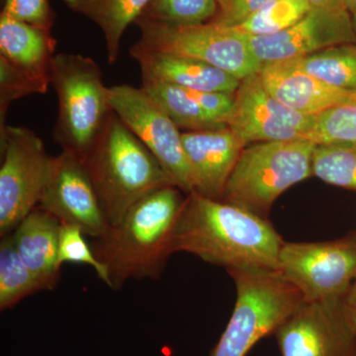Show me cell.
<instances>
[{
	"mask_svg": "<svg viewBox=\"0 0 356 356\" xmlns=\"http://www.w3.org/2000/svg\"><path fill=\"white\" fill-rule=\"evenodd\" d=\"M284 241L268 220L222 200L186 196L172 234L173 252L232 269L280 271Z\"/></svg>",
	"mask_w": 356,
	"mask_h": 356,
	"instance_id": "1",
	"label": "cell"
},
{
	"mask_svg": "<svg viewBox=\"0 0 356 356\" xmlns=\"http://www.w3.org/2000/svg\"><path fill=\"white\" fill-rule=\"evenodd\" d=\"M181 192L175 185L151 192L95 238L91 248L106 268L110 288L119 289L131 280L161 277L175 254L173 229L185 201Z\"/></svg>",
	"mask_w": 356,
	"mask_h": 356,
	"instance_id": "2",
	"label": "cell"
},
{
	"mask_svg": "<svg viewBox=\"0 0 356 356\" xmlns=\"http://www.w3.org/2000/svg\"><path fill=\"white\" fill-rule=\"evenodd\" d=\"M84 165L110 226L147 194L175 185L158 159L113 111Z\"/></svg>",
	"mask_w": 356,
	"mask_h": 356,
	"instance_id": "3",
	"label": "cell"
},
{
	"mask_svg": "<svg viewBox=\"0 0 356 356\" xmlns=\"http://www.w3.org/2000/svg\"><path fill=\"white\" fill-rule=\"evenodd\" d=\"M50 83L58 96V120L54 137L63 151L83 163L95 146L110 114L109 88L93 58L57 54L51 63Z\"/></svg>",
	"mask_w": 356,
	"mask_h": 356,
	"instance_id": "4",
	"label": "cell"
},
{
	"mask_svg": "<svg viewBox=\"0 0 356 356\" xmlns=\"http://www.w3.org/2000/svg\"><path fill=\"white\" fill-rule=\"evenodd\" d=\"M315 143L261 142L241 154L221 199L267 219L276 199L313 175Z\"/></svg>",
	"mask_w": 356,
	"mask_h": 356,
	"instance_id": "5",
	"label": "cell"
},
{
	"mask_svg": "<svg viewBox=\"0 0 356 356\" xmlns=\"http://www.w3.org/2000/svg\"><path fill=\"white\" fill-rule=\"evenodd\" d=\"M235 282V308L210 356H245L304 302L298 288L280 271L228 270Z\"/></svg>",
	"mask_w": 356,
	"mask_h": 356,
	"instance_id": "6",
	"label": "cell"
},
{
	"mask_svg": "<svg viewBox=\"0 0 356 356\" xmlns=\"http://www.w3.org/2000/svg\"><path fill=\"white\" fill-rule=\"evenodd\" d=\"M0 236L13 234L38 206L54 159L37 134L22 126L0 130Z\"/></svg>",
	"mask_w": 356,
	"mask_h": 356,
	"instance_id": "7",
	"label": "cell"
},
{
	"mask_svg": "<svg viewBox=\"0 0 356 356\" xmlns=\"http://www.w3.org/2000/svg\"><path fill=\"white\" fill-rule=\"evenodd\" d=\"M137 44L149 50L202 60L238 79L257 74L262 65L255 58L248 35L235 28L209 22L196 26H166L137 20Z\"/></svg>",
	"mask_w": 356,
	"mask_h": 356,
	"instance_id": "8",
	"label": "cell"
},
{
	"mask_svg": "<svg viewBox=\"0 0 356 356\" xmlns=\"http://www.w3.org/2000/svg\"><path fill=\"white\" fill-rule=\"evenodd\" d=\"M280 271L304 301L341 299L356 281V232L321 243H283Z\"/></svg>",
	"mask_w": 356,
	"mask_h": 356,
	"instance_id": "9",
	"label": "cell"
},
{
	"mask_svg": "<svg viewBox=\"0 0 356 356\" xmlns=\"http://www.w3.org/2000/svg\"><path fill=\"white\" fill-rule=\"evenodd\" d=\"M109 102L114 113L158 159L172 184L186 195L193 193L182 134L158 103L143 88L127 84L109 88Z\"/></svg>",
	"mask_w": 356,
	"mask_h": 356,
	"instance_id": "10",
	"label": "cell"
},
{
	"mask_svg": "<svg viewBox=\"0 0 356 356\" xmlns=\"http://www.w3.org/2000/svg\"><path fill=\"white\" fill-rule=\"evenodd\" d=\"M281 356H356L341 299L304 301L276 330Z\"/></svg>",
	"mask_w": 356,
	"mask_h": 356,
	"instance_id": "11",
	"label": "cell"
},
{
	"mask_svg": "<svg viewBox=\"0 0 356 356\" xmlns=\"http://www.w3.org/2000/svg\"><path fill=\"white\" fill-rule=\"evenodd\" d=\"M226 126L245 143L304 139L315 116L288 108L264 88L259 72L243 79Z\"/></svg>",
	"mask_w": 356,
	"mask_h": 356,
	"instance_id": "12",
	"label": "cell"
},
{
	"mask_svg": "<svg viewBox=\"0 0 356 356\" xmlns=\"http://www.w3.org/2000/svg\"><path fill=\"white\" fill-rule=\"evenodd\" d=\"M252 53L262 65L294 60L343 44H355L353 17L346 8L312 7L284 31L268 36H250Z\"/></svg>",
	"mask_w": 356,
	"mask_h": 356,
	"instance_id": "13",
	"label": "cell"
},
{
	"mask_svg": "<svg viewBox=\"0 0 356 356\" xmlns=\"http://www.w3.org/2000/svg\"><path fill=\"white\" fill-rule=\"evenodd\" d=\"M37 207L60 222L76 225L93 238L104 235L110 227L83 161L67 152L54 159Z\"/></svg>",
	"mask_w": 356,
	"mask_h": 356,
	"instance_id": "14",
	"label": "cell"
},
{
	"mask_svg": "<svg viewBox=\"0 0 356 356\" xmlns=\"http://www.w3.org/2000/svg\"><path fill=\"white\" fill-rule=\"evenodd\" d=\"M181 138L193 177V193L221 200L245 143L227 126L188 131Z\"/></svg>",
	"mask_w": 356,
	"mask_h": 356,
	"instance_id": "15",
	"label": "cell"
},
{
	"mask_svg": "<svg viewBox=\"0 0 356 356\" xmlns=\"http://www.w3.org/2000/svg\"><path fill=\"white\" fill-rule=\"evenodd\" d=\"M259 76L266 90L278 102L288 108L310 116L356 97V93L332 88L307 74L295 60L264 65Z\"/></svg>",
	"mask_w": 356,
	"mask_h": 356,
	"instance_id": "16",
	"label": "cell"
},
{
	"mask_svg": "<svg viewBox=\"0 0 356 356\" xmlns=\"http://www.w3.org/2000/svg\"><path fill=\"white\" fill-rule=\"evenodd\" d=\"M130 55L139 65L143 81L228 95H235L242 83L238 77L193 58L149 50L137 44L131 47Z\"/></svg>",
	"mask_w": 356,
	"mask_h": 356,
	"instance_id": "17",
	"label": "cell"
},
{
	"mask_svg": "<svg viewBox=\"0 0 356 356\" xmlns=\"http://www.w3.org/2000/svg\"><path fill=\"white\" fill-rule=\"evenodd\" d=\"M60 222L41 208L30 212L10 234L18 254L44 290L55 289L60 280L58 236Z\"/></svg>",
	"mask_w": 356,
	"mask_h": 356,
	"instance_id": "18",
	"label": "cell"
},
{
	"mask_svg": "<svg viewBox=\"0 0 356 356\" xmlns=\"http://www.w3.org/2000/svg\"><path fill=\"white\" fill-rule=\"evenodd\" d=\"M56 46L51 29L0 13V57L47 86Z\"/></svg>",
	"mask_w": 356,
	"mask_h": 356,
	"instance_id": "19",
	"label": "cell"
},
{
	"mask_svg": "<svg viewBox=\"0 0 356 356\" xmlns=\"http://www.w3.org/2000/svg\"><path fill=\"white\" fill-rule=\"evenodd\" d=\"M74 13L95 22L102 29L110 64L118 60L122 38L135 23L149 0H63Z\"/></svg>",
	"mask_w": 356,
	"mask_h": 356,
	"instance_id": "20",
	"label": "cell"
},
{
	"mask_svg": "<svg viewBox=\"0 0 356 356\" xmlns=\"http://www.w3.org/2000/svg\"><path fill=\"white\" fill-rule=\"evenodd\" d=\"M143 89L178 128L199 131L226 126L211 118L192 95L191 89L156 81H143Z\"/></svg>",
	"mask_w": 356,
	"mask_h": 356,
	"instance_id": "21",
	"label": "cell"
},
{
	"mask_svg": "<svg viewBox=\"0 0 356 356\" xmlns=\"http://www.w3.org/2000/svg\"><path fill=\"white\" fill-rule=\"evenodd\" d=\"M307 74L332 88L356 93V44H343L294 58Z\"/></svg>",
	"mask_w": 356,
	"mask_h": 356,
	"instance_id": "22",
	"label": "cell"
},
{
	"mask_svg": "<svg viewBox=\"0 0 356 356\" xmlns=\"http://www.w3.org/2000/svg\"><path fill=\"white\" fill-rule=\"evenodd\" d=\"M31 271L22 261L10 235L0 243V310L13 309L30 295L43 291Z\"/></svg>",
	"mask_w": 356,
	"mask_h": 356,
	"instance_id": "23",
	"label": "cell"
},
{
	"mask_svg": "<svg viewBox=\"0 0 356 356\" xmlns=\"http://www.w3.org/2000/svg\"><path fill=\"white\" fill-rule=\"evenodd\" d=\"M219 13L216 0H149L138 20L166 26L206 24Z\"/></svg>",
	"mask_w": 356,
	"mask_h": 356,
	"instance_id": "24",
	"label": "cell"
},
{
	"mask_svg": "<svg viewBox=\"0 0 356 356\" xmlns=\"http://www.w3.org/2000/svg\"><path fill=\"white\" fill-rule=\"evenodd\" d=\"M313 175L325 184L356 191V144L316 145Z\"/></svg>",
	"mask_w": 356,
	"mask_h": 356,
	"instance_id": "25",
	"label": "cell"
},
{
	"mask_svg": "<svg viewBox=\"0 0 356 356\" xmlns=\"http://www.w3.org/2000/svg\"><path fill=\"white\" fill-rule=\"evenodd\" d=\"M311 9L309 0H274L232 28L250 36L277 34L296 24Z\"/></svg>",
	"mask_w": 356,
	"mask_h": 356,
	"instance_id": "26",
	"label": "cell"
},
{
	"mask_svg": "<svg viewBox=\"0 0 356 356\" xmlns=\"http://www.w3.org/2000/svg\"><path fill=\"white\" fill-rule=\"evenodd\" d=\"M304 139L316 145L332 143L356 144V97L316 115Z\"/></svg>",
	"mask_w": 356,
	"mask_h": 356,
	"instance_id": "27",
	"label": "cell"
},
{
	"mask_svg": "<svg viewBox=\"0 0 356 356\" xmlns=\"http://www.w3.org/2000/svg\"><path fill=\"white\" fill-rule=\"evenodd\" d=\"M48 88L0 57V130L6 126V114L14 102L36 93L44 95Z\"/></svg>",
	"mask_w": 356,
	"mask_h": 356,
	"instance_id": "28",
	"label": "cell"
},
{
	"mask_svg": "<svg viewBox=\"0 0 356 356\" xmlns=\"http://www.w3.org/2000/svg\"><path fill=\"white\" fill-rule=\"evenodd\" d=\"M83 229L76 225L60 224L58 236V264H86L95 269L98 278L108 286V273L102 262L96 259L92 248L83 238Z\"/></svg>",
	"mask_w": 356,
	"mask_h": 356,
	"instance_id": "29",
	"label": "cell"
},
{
	"mask_svg": "<svg viewBox=\"0 0 356 356\" xmlns=\"http://www.w3.org/2000/svg\"><path fill=\"white\" fill-rule=\"evenodd\" d=\"M1 13L47 29L53 28L56 18L51 0H2Z\"/></svg>",
	"mask_w": 356,
	"mask_h": 356,
	"instance_id": "30",
	"label": "cell"
},
{
	"mask_svg": "<svg viewBox=\"0 0 356 356\" xmlns=\"http://www.w3.org/2000/svg\"><path fill=\"white\" fill-rule=\"evenodd\" d=\"M273 1L274 0H233L229 10L218 14L211 22L224 27H236Z\"/></svg>",
	"mask_w": 356,
	"mask_h": 356,
	"instance_id": "31",
	"label": "cell"
},
{
	"mask_svg": "<svg viewBox=\"0 0 356 356\" xmlns=\"http://www.w3.org/2000/svg\"><path fill=\"white\" fill-rule=\"evenodd\" d=\"M341 304L346 318L356 330V281L341 298Z\"/></svg>",
	"mask_w": 356,
	"mask_h": 356,
	"instance_id": "32",
	"label": "cell"
},
{
	"mask_svg": "<svg viewBox=\"0 0 356 356\" xmlns=\"http://www.w3.org/2000/svg\"><path fill=\"white\" fill-rule=\"evenodd\" d=\"M312 7H324V8H346L344 0H309Z\"/></svg>",
	"mask_w": 356,
	"mask_h": 356,
	"instance_id": "33",
	"label": "cell"
},
{
	"mask_svg": "<svg viewBox=\"0 0 356 356\" xmlns=\"http://www.w3.org/2000/svg\"><path fill=\"white\" fill-rule=\"evenodd\" d=\"M216 2L218 6H219V13L218 14H222L229 10V7L233 3V0H216Z\"/></svg>",
	"mask_w": 356,
	"mask_h": 356,
	"instance_id": "34",
	"label": "cell"
},
{
	"mask_svg": "<svg viewBox=\"0 0 356 356\" xmlns=\"http://www.w3.org/2000/svg\"><path fill=\"white\" fill-rule=\"evenodd\" d=\"M344 6L350 11L351 15L356 13V0H344Z\"/></svg>",
	"mask_w": 356,
	"mask_h": 356,
	"instance_id": "35",
	"label": "cell"
},
{
	"mask_svg": "<svg viewBox=\"0 0 356 356\" xmlns=\"http://www.w3.org/2000/svg\"><path fill=\"white\" fill-rule=\"evenodd\" d=\"M351 17H353V28H355L356 35V13H353V15H351Z\"/></svg>",
	"mask_w": 356,
	"mask_h": 356,
	"instance_id": "36",
	"label": "cell"
}]
</instances>
